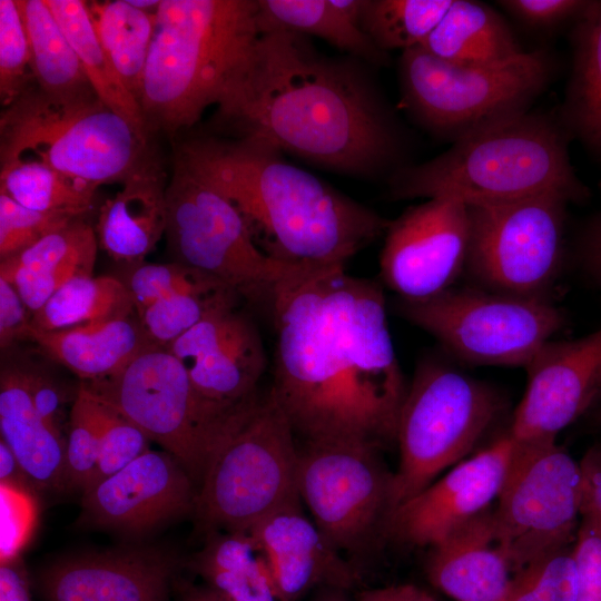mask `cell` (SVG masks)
Instances as JSON below:
<instances>
[{"mask_svg":"<svg viewBox=\"0 0 601 601\" xmlns=\"http://www.w3.org/2000/svg\"><path fill=\"white\" fill-rule=\"evenodd\" d=\"M346 592L338 588H322L312 601H349Z\"/></svg>","mask_w":601,"mask_h":601,"instance_id":"6f0895ef","label":"cell"},{"mask_svg":"<svg viewBox=\"0 0 601 601\" xmlns=\"http://www.w3.org/2000/svg\"><path fill=\"white\" fill-rule=\"evenodd\" d=\"M588 1L580 0H502L499 4L526 26L551 28L578 18Z\"/></svg>","mask_w":601,"mask_h":601,"instance_id":"7dc6e473","label":"cell"},{"mask_svg":"<svg viewBox=\"0 0 601 601\" xmlns=\"http://www.w3.org/2000/svg\"><path fill=\"white\" fill-rule=\"evenodd\" d=\"M592 406L597 408L598 423L601 427V393L599 394L598 398L595 400Z\"/></svg>","mask_w":601,"mask_h":601,"instance_id":"680465c9","label":"cell"},{"mask_svg":"<svg viewBox=\"0 0 601 601\" xmlns=\"http://www.w3.org/2000/svg\"><path fill=\"white\" fill-rule=\"evenodd\" d=\"M73 47L87 79L98 98L149 138L138 100L127 90L92 24L88 3L81 0H45Z\"/></svg>","mask_w":601,"mask_h":601,"instance_id":"1f68e13d","label":"cell"},{"mask_svg":"<svg viewBox=\"0 0 601 601\" xmlns=\"http://www.w3.org/2000/svg\"><path fill=\"white\" fill-rule=\"evenodd\" d=\"M572 554L577 568V601H601V530L581 516Z\"/></svg>","mask_w":601,"mask_h":601,"instance_id":"bcb514c9","label":"cell"},{"mask_svg":"<svg viewBox=\"0 0 601 601\" xmlns=\"http://www.w3.org/2000/svg\"><path fill=\"white\" fill-rule=\"evenodd\" d=\"M381 253L384 283L400 298L421 300L452 287L465 272L467 206L436 197L408 207L390 221Z\"/></svg>","mask_w":601,"mask_h":601,"instance_id":"2e32d148","label":"cell"},{"mask_svg":"<svg viewBox=\"0 0 601 601\" xmlns=\"http://www.w3.org/2000/svg\"><path fill=\"white\" fill-rule=\"evenodd\" d=\"M514 440V439H513ZM582 472L556 437L515 441L492 509L495 539L515 574L575 540Z\"/></svg>","mask_w":601,"mask_h":601,"instance_id":"4fadbf2b","label":"cell"},{"mask_svg":"<svg viewBox=\"0 0 601 601\" xmlns=\"http://www.w3.org/2000/svg\"><path fill=\"white\" fill-rule=\"evenodd\" d=\"M166 200L165 236L175 262L217 279L239 297L270 305L278 285L300 269L268 257L235 205L177 156Z\"/></svg>","mask_w":601,"mask_h":601,"instance_id":"8fae6325","label":"cell"},{"mask_svg":"<svg viewBox=\"0 0 601 601\" xmlns=\"http://www.w3.org/2000/svg\"><path fill=\"white\" fill-rule=\"evenodd\" d=\"M99 426L91 393L79 383L69 413L66 436V476L69 487L82 491L92 482L99 461Z\"/></svg>","mask_w":601,"mask_h":601,"instance_id":"ab89813d","label":"cell"},{"mask_svg":"<svg viewBox=\"0 0 601 601\" xmlns=\"http://www.w3.org/2000/svg\"><path fill=\"white\" fill-rule=\"evenodd\" d=\"M238 298L231 289L179 294L154 303L137 313V318L151 345L168 348L209 313Z\"/></svg>","mask_w":601,"mask_h":601,"instance_id":"74e56055","label":"cell"},{"mask_svg":"<svg viewBox=\"0 0 601 601\" xmlns=\"http://www.w3.org/2000/svg\"><path fill=\"white\" fill-rule=\"evenodd\" d=\"M453 0H362L359 26L382 51L421 47Z\"/></svg>","mask_w":601,"mask_h":601,"instance_id":"8d00e7d4","label":"cell"},{"mask_svg":"<svg viewBox=\"0 0 601 601\" xmlns=\"http://www.w3.org/2000/svg\"><path fill=\"white\" fill-rule=\"evenodd\" d=\"M87 3L96 35L105 52L127 90L140 104L157 10H141L129 0Z\"/></svg>","mask_w":601,"mask_h":601,"instance_id":"d6a6232c","label":"cell"},{"mask_svg":"<svg viewBox=\"0 0 601 601\" xmlns=\"http://www.w3.org/2000/svg\"><path fill=\"white\" fill-rule=\"evenodd\" d=\"M26 27L36 86L70 100L95 93L81 62L45 0H17Z\"/></svg>","mask_w":601,"mask_h":601,"instance_id":"4dcf8cb0","label":"cell"},{"mask_svg":"<svg viewBox=\"0 0 601 601\" xmlns=\"http://www.w3.org/2000/svg\"><path fill=\"white\" fill-rule=\"evenodd\" d=\"M177 559L149 548L69 556L38 577L45 601H169Z\"/></svg>","mask_w":601,"mask_h":601,"instance_id":"44dd1931","label":"cell"},{"mask_svg":"<svg viewBox=\"0 0 601 601\" xmlns=\"http://www.w3.org/2000/svg\"><path fill=\"white\" fill-rule=\"evenodd\" d=\"M134 311L122 280L107 275H80L68 280L31 314V327L49 332L95 325L130 317Z\"/></svg>","mask_w":601,"mask_h":601,"instance_id":"836d02e7","label":"cell"},{"mask_svg":"<svg viewBox=\"0 0 601 601\" xmlns=\"http://www.w3.org/2000/svg\"><path fill=\"white\" fill-rule=\"evenodd\" d=\"M96 190L35 159L1 161L0 193L33 210L83 218L93 206Z\"/></svg>","mask_w":601,"mask_h":601,"instance_id":"d590c367","label":"cell"},{"mask_svg":"<svg viewBox=\"0 0 601 601\" xmlns=\"http://www.w3.org/2000/svg\"><path fill=\"white\" fill-rule=\"evenodd\" d=\"M29 390L33 406L43 421L55 433L63 435V396L58 385L47 375L27 368Z\"/></svg>","mask_w":601,"mask_h":601,"instance_id":"681fc988","label":"cell"},{"mask_svg":"<svg viewBox=\"0 0 601 601\" xmlns=\"http://www.w3.org/2000/svg\"><path fill=\"white\" fill-rule=\"evenodd\" d=\"M99 208L96 235L115 260L139 264L165 235L168 181L152 149Z\"/></svg>","mask_w":601,"mask_h":601,"instance_id":"cb8c5ba5","label":"cell"},{"mask_svg":"<svg viewBox=\"0 0 601 601\" xmlns=\"http://www.w3.org/2000/svg\"><path fill=\"white\" fill-rule=\"evenodd\" d=\"M173 591L177 601H228L206 584H195L177 575Z\"/></svg>","mask_w":601,"mask_h":601,"instance_id":"9f6ffc18","label":"cell"},{"mask_svg":"<svg viewBox=\"0 0 601 601\" xmlns=\"http://www.w3.org/2000/svg\"><path fill=\"white\" fill-rule=\"evenodd\" d=\"M514 440L510 432L454 465L391 513L385 538L432 548L489 510L503 485Z\"/></svg>","mask_w":601,"mask_h":601,"instance_id":"e0dca14e","label":"cell"},{"mask_svg":"<svg viewBox=\"0 0 601 601\" xmlns=\"http://www.w3.org/2000/svg\"><path fill=\"white\" fill-rule=\"evenodd\" d=\"M36 85L17 0H0V101L7 108Z\"/></svg>","mask_w":601,"mask_h":601,"instance_id":"60d3db41","label":"cell"},{"mask_svg":"<svg viewBox=\"0 0 601 601\" xmlns=\"http://www.w3.org/2000/svg\"><path fill=\"white\" fill-rule=\"evenodd\" d=\"M380 450L351 442H305L299 450L300 500L342 554L362 555L385 536L394 473Z\"/></svg>","mask_w":601,"mask_h":601,"instance_id":"9a60e30c","label":"cell"},{"mask_svg":"<svg viewBox=\"0 0 601 601\" xmlns=\"http://www.w3.org/2000/svg\"><path fill=\"white\" fill-rule=\"evenodd\" d=\"M542 50L485 66H460L421 47L402 52V104L424 128L453 140L496 120L528 111L552 76Z\"/></svg>","mask_w":601,"mask_h":601,"instance_id":"30bf717a","label":"cell"},{"mask_svg":"<svg viewBox=\"0 0 601 601\" xmlns=\"http://www.w3.org/2000/svg\"><path fill=\"white\" fill-rule=\"evenodd\" d=\"M401 316L469 365L526 367L563 324L546 297H519L480 287H452L436 296L402 299Z\"/></svg>","mask_w":601,"mask_h":601,"instance_id":"7c38bea8","label":"cell"},{"mask_svg":"<svg viewBox=\"0 0 601 601\" xmlns=\"http://www.w3.org/2000/svg\"><path fill=\"white\" fill-rule=\"evenodd\" d=\"M259 35L257 0H161L140 96L149 134L176 135L217 106Z\"/></svg>","mask_w":601,"mask_h":601,"instance_id":"5b68a950","label":"cell"},{"mask_svg":"<svg viewBox=\"0 0 601 601\" xmlns=\"http://www.w3.org/2000/svg\"><path fill=\"white\" fill-rule=\"evenodd\" d=\"M75 219L27 208L0 193V258L6 259Z\"/></svg>","mask_w":601,"mask_h":601,"instance_id":"ee69618b","label":"cell"},{"mask_svg":"<svg viewBox=\"0 0 601 601\" xmlns=\"http://www.w3.org/2000/svg\"><path fill=\"white\" fill-rule=\"evenodd\" d=\"M189 568L228 601H287L263 545L249 530L205 534Z\"/></svg>","mask_w":601,"mask_h":601,"instance_id":"83f0119b","label":"cell"},{"mask_svg":"<svg viewBox=\"0 0 601 601\" xmlns=\"http://www.w3.org/2000/svg\"><path fill=\"white\" fill-rule=\"evenodd\" d=\"M573 31L565 121L590 146L601 150V1H588Z\"/></svg>","mask_w":601,"mask_h":601,"instance_id":"e575fe53","label":"cell"},{"mask_svg":"<svg viewBox=\"0 0 601 601\" xmlns=\"http://www.w3.org/2000/svg\"><path fill=\"white\" fill-rule=\"evenodd\" d=\"M568 198L548 194L466 205L470 238L465 272L480 288L546 297L564 257Z\"/></svg>","mask_w":601,"mask_h":601,"instance_id":"5bb4252c","label":"cell"},{"mask_svg":"<svg viewBox=\"0 0 601 601\" xmlns=\"http://www.w3.org/2000/svg\"><path fill=\"white\" fill-rule=\"evenodd\" d=\"M269 388L305 442H396L406 383L378 283L345 266L300 268L276 288Z\"/></svg>","mask_w":601,"mask_h":601,"instance_id":"6da1fadb","label":"cell"},{"mask_svg":"<svg viewBox=\"0 0 601 601\" xmlns=\"http://www.w3.org/2000/svg\"><path fill=\"white\" fill-rule=\"evenodd\" d=\"M175 156L235 205L268 257L289 267L345 266L391 221L257 140L190 137Z\"/></svg>","mask_w":601,"mask_h":601,"instance_id":"3957f363","label":"cell"},{"mask_svg":"<svg viewBox=\"0 0 601 601\" xmlns=\"http://www.w3.org/2000/svg\"><path fill=\"white\" fill-rule=\"evenodd\" d=\"M197 485L166 451L148 450L120 471L82 491L85 524L140 534L194 513Z\"/></svg>","mask_w":601,"mask_h":601,"instance_id":"ffe728a7","label":"cell"},{"mask_svg":"<svg viewBox=\"0 0 601 601\" xmlns=\"http://www.w3.org/2000/svg\"><path fill=\"white\" fill-rule=\"evenodd\" d=\"M421 48L460 66L493 65L524 51L496 11L473 0H453Z\"/></svg>","mask_w":601,"mask_h":601,"instance_id":"f546056e","label":"cell"},{"mask_svg":"<svg viewBox=\"0 0 601 601\" xmlns=\"http://www.w3.org/2000/svg\"><path fill=\"white\" fill-rule=\"evenodd\" d=\"M581 254L587 270L601 285V215L588 227Z\"/></svg>","mask_w":601,"mask_h":601,"instance_id":"db71d44e","label":"cell"},{"mask_svg":"<svg viewBox=\"0 0 601 601\" xmlns=\"http://www.w3.org/2000/svg\"><path fill=\"white\" fill-rule=\"evenodd\" d=\"M80 383L175 456L197 489L215 453L243 425L262 395L240 410L219 407L198 393L168 348L155 345L117 373Z\"/></svg>","mask_w":601,"mask_h":601,"instance_id":"52a82bcc","label":"cell"},{"mask_svg":"<svg viewBox=\"0 0 601 601\" xmlns=\"http://www.w3.org/2000/svg\"><path fill=\"white\" fill-rule=\"evenodd\" d=\"M362 0H257L260 31L284 30L321 38L368 66L387 62L359 26Z\"/></svg>","mask_w":601,"mask_h":601,"instance_id":"f1b7e54d","label":"cell"},{"mask_svg":"<svg viewBox=\"0 0 601 601\" xmlns=\"http://www.w3.org/2000/svg\"><path fill=\"white\" fill-rule=\"evenodd\" d=\"M1 440L12 450L31 486L37 490L68 489L66 439L38 415L29 390L27 368L6 366L0 376Z\"/></svg>","mask_w":601,"mask_h":601,"instance_id":"484cf974","label":"cell"},{"mask_svg":"<svg viewBox=\"0 0 601 601\" xmlns=\"http://www.w3.org/2000/svg\"><path fill=\"white\" fill-rule=\"evenodd\" d=\"M91 395L99 426L100 451L97 472L88 487L120 471L150 450V440L138 426L115 407L92 393Z\"/></svg>","mask_w":601,"mask_h":601,"instance_id":"7bdbcfd3","label":"cell"},{"mask_svg":"<svg viewBox=\"0 0 601 601\" xmlns=\"http://www.w3.org/2000/svg\"><path fill=\"white\" fill-rule=\"evenodd\" d=\"M501 394L435 357H426L408 383L396 432L400 463L392 512L456 465L496 422Z\"/></svg>","mask_w":601,"mask_h":601,"instance_id":"ba28073f","label":"cell"},{"mask_svg":"<svg viewBox=\"0 0 601 601\" xmlns=\"http://www.w3.org/2000/svg\"><path fill=\"white\" fill-rule=\"evenodd\" d=\"M578 579L572 549L549 553L519 571L508 601H577Z\"/></svg>","mask_w":601,"mask_h":601,"instance_id":"b9f144b4","label":"cell"},{"mask_svg":"<svg viewBox=\"0 0 601 601\" xmlns=\"http://www.w3.org/2000/svg\"><path fill=\"white\" fill-rule=\"evenodd\" d=\"M298 457L294 430L269 390L203 475L193 513L200 530H249L274 511L300 502Z\"/></svg>","mask_w":601,"mask_h":601,"instance_id":"9c48e42d","label":"cell"},{"mask_svg":"<svg viewBox=\"0 0 601 601\" xmlns=\"http://www.w3.org/2000/svg\"><path fill=\"white\" fill-rule=\"evenodd\" d=\"M525 371L526 388L509 432L515 441L556 437L601 393V327L577 339L549 341Z\"/></svg>","mask_w":601,"mask_h":601,"instance_id":"d6986e66","label":"cell"},{"mask_svg":"<svg viewBox=\"0 0 601 601\" xmlns=\"http://www.w3.org/2000/svg\"><path fill=\"white\" fill-rule=\"evenodd\" d=\"M0 601H33L29 577L19 558L0 565Z\"/></svg>","mask_w":601,"mask_h":601,"instance_id":"816d5d0a","label":"cell"},{"mask_svg":"<svg viewBox=\"0 0 601 601\" xmlns=\"http://www.w3.org/2000/svg\"><path fill=\"white\" fill-rule=\"evenodd\" d=\"M97 247L93 228L83 218L75 219L2 259L0 277L12 284L32 314L71 278L93 275Z\"/></svg>","mask_w":601,"mask_h":601,"instance_id":"d4e9b609","label":"cell"},{"mask_svg":"<svg viewBox=\"0 0 601 601\" xmlns=\"http://www.w3.org/2000/svg\"><path fill=\"white\" fill-rule=\"evenodd\" d=\"M0 483L22 489L31 486L17 456L3 440L0 441Z\"/></svg>","mask_w":601,"mask_h":601,"instance_id":"11a10c76","label":"cell"},{"mask_svg":"<svg viewBox=\"0 0 601 601\" xmlns=\"http://www.w3.org/2000/svg\"><path fill=\"white\" fill-rule=\"evenodd\" d=\"M355 601H439L414 584H393L361 591Z\"/></svg>","mask_w":601,"mask_h":601,"instance_id":"f5cc1de1","label":"cell"},{"mask_svg":"<svg viewBox=\"0 0 601 601\" xmlns=\"http://www.w3.org/2000/svg\"><path fill=\"white\" fill-rule=\"evenodd\" d=\"M393 199L452 198L499 204L555 194L579 200L585 189L571 167L563 129L529 111L477 128L440 156L396 168Z\"/></svg>","mask_w":601,"mask_h":601,"instance_id":"277c9868","label":"cell"},{"mask_svg":"<svg viewBox=\"0 0 601 601\" xmlns=\"http://www.w3.org/2000/svg\"><path fill=\"white\" fill-rule=\"evenodd\" d=\"M149 138L96 93L60 100L33 85L0 117V160L28 158L95 188L121 183L149 152Z\"/></svg>","mask_w":601,"mask_h":601,"instance_id":"8992f818","label":"cell"},{"mask_svg":"<svg viewBox=\"0 0 601 601\" xmlns=\"http://www.w3.org/2000/svg\"><path fill=\"white\" fill-rule=\"evenodd\" d=\"M27 338L37 343L50 358L76 374L80 382L110 376L152 346L138 318L131 316L49 332L35 329L30 325Z\"/></svg>","mask_w":601,"mask_h":601,"instance_id":"4316f807","label":"cell"},{"mask_svg":"<svg viewBox=\"0 0 601 601\" xmlns=\"http://www.w3.org/2000/svg\"><path fill=\"white\" fill-rule=\"evenodd\" d=\"M168 349L185 366L194 386L208 402L240 410L258 396L266 368L260 333L237 303L209 313Z\"/></svg>","mask_w":601,"mask_h":601,"instance_id":"ac0fdd59","label":"cell"},{"mask_svg":"<svg viewBox=\"0 0 601 601\" xmlns=\"http://www.w3.org/2000/svg\"><path fill=\"white\" fill-rule=\"evenodd\" d=\"M122 282L128 289L136 313L160 299L179 294L231 289L217 279L177 262L135 264L130 275Z\"/></svg>","mask_w":601,"mask_h":601,"instance_id":"f35d334b","label":"cell"},{"mask_svg":"<svg viewBox=\"0 0 601 601\" xmlns=\"http://www.w3.org/2000/svg\"><path fill=\"white\" fill-rule=\"evenodd\" d=\"M249 531L263 545L276 582L287 601H298L316 588L348 590L356 571L302 509L283 506Z\"/></svg>","mask_w":601,"mask_h":601,"instance_id":"7402d4cb","label":"cell"},{"mask_svg":"<svg viewBox=\"0 0 601 601\" xmlns=\"http://www.w3.org/2000/svg\"><path fill=\"white\" fill-rule=\"evenodd\" d=\"M428 581L454 601H508L515 572L497 544L492 509L430 548Z\"/></svg>","mask_w":601,"mask_h":601,"instance_id":"603a6c76","label":"cell"},{"mask_svg":"<svg viewBox=\"0 0 601 601\" xmlns=\"http://www.w3.org/2000/svg\"><path fill=\"white\" fill-rule=\"evenodd\" d=\"M31 312L7 279L0 277V347L9 348L18 339L27 338Z\"/></svg>","mask_w":601,"mask_h":601,"instance_id":"c3c4849f","label":"cell"},{"mask_svg":"<svg viewBox=\"0 0 601 601\" xmlns=\"http://www.w3.org/2000/svg\"><path fill=\"white\" fill-rule=\"evenodd\" d=\"M364 65L327 57L295 32L260 31L213 122L230 138L257 140L325 169L382 174L397 162L402 137Z\"/></svg>","mask_w":601,"mask_h":601,"instance_id":"7a4b0ae2","label":"cell"},{"mask_svg":"<svg viewBox=\"0 0 601 601\" xmlns=\"http://www.w3.org/2000/svg\"><path fill=\"white\" fill-rule=\"evenodd\" d=\"M1 563L19 558L36 521V504L30 490L0 483Z\"/></svg>","mask_w":601,"mask_h":601,"instance_id":"f6af8a7d","label":"cell"},{"mask_svg":"<svg viewBox=\"0 0 601 601\" xmlns=\"http://www.w3.org/2000/svg\"><path fill=\"white\" fill-rule=\"evenodd\" d=\"M582 472L581 516L601 530V443L592 446L580 461Z\"/></svg>","mask_w":601,"mask_h":601,"instance_id":"f907efd6","label":"cell"}]
</instances>
